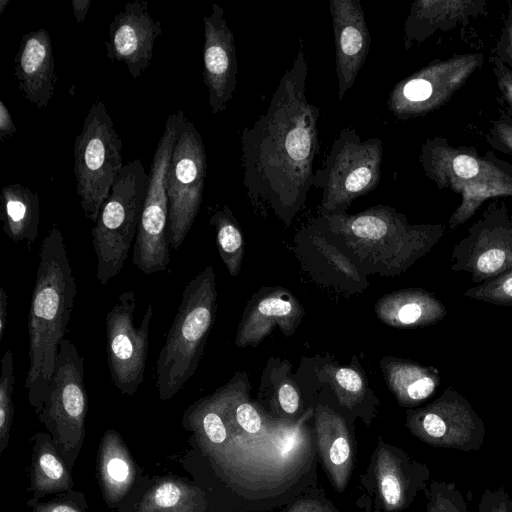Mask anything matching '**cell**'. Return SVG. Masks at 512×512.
Returning a JSON list of instances; mask_svg holds the SVG:
<instances>
[{
  "mask_svg": "<svg viewBox=\"0 0 512 512\" xmlns=\"http://www.w3.org/2000/svg\"><path fill=\"white\" fill-rule=\"evenodd\" d=\"M76 191L84 215L96 222L122 168V140L105 103L88 110L74 147Z\"/></svg>",
  "mask_w": 512,
  "mask_h": 512,
  "instance_id": "5",
  "label": "cell"
},
{
  "mask_svg": "<svg viewBox=\"0 0 512 512\" xmlns=\"http://www.w3.org/2000/svg\"><path fill=\"white\" fill-rule=\"evenodd\" d=\"M300 308L293 301L276 293L261 298L243 317L236 338L237 345H256L276 325H280L285 331L293 330L295 320L300 317Z\"/></svg>",
  "mask_w": 512,
  "mask_h": 512,
  "instance_id": "24",
  "label": "cell"
},
{
  "mask_svg": "<svg viewBox=\"0 0 512 512\" xmlns=\"http://www.w3.org/2000/svg\"><path fill=\"white\" fill-rule=\"evenodd\" d=\"M411 431L433 445L457 449H477L484 426L469 402L453 387L431 404L408 414Z\"/></svg>",
  "mask_w": 512,
  "mask_h": 512,
  "instance_id": "14",
  "label": "cell"
},
{
  "mask_svg": "<svg viewBox=\"0 0 512 512\" xmlns=\"http://www.w3.org/2000/svg\"><path fill=\"white\" fill-rule=\"evenodd\" d=\"M494 130L498 139L512 152V125L497 122Z\"/></svg>",
  "mask_w": 512,
  "mask_h": 512,
  "instance_id": "43",
  "label": "cell"
},
{
  "mask_svg": "<svg viewBox=\"0 0 512 512\" xmlns=\"http://www.w3.org/2000/svg\"><path fill=\"white\" fill-rule=\"evenodd\" d=\"M203 82L208 91L212 114L226 110L237 86V54L234 34L224 17V9L212 4L211 13L203 17Z\"/></svg>",
  "mask_w": 512,
  "mask_h": 512,
  "instance_id": "16",
  "label": "cell"
},
{
  "mask_svg": "<svg viewBox=\"0 0 512 512\" xmlns=\"http://www.w3.org/2000/svg\"><path fill=\"white\" fill-rule=\"evenodd\" d=\"M8 4L9 0H0V14L4 11Z\"/></svg>",
  "mask_w": 512,
  "mask_h": 512,
  "instance_id": "45",
  "label": "cell"
},
{
  "mask_svg": "<svg viewBox=\"0 0 512 512\" xmlns=\"http://www.w3.org/2000/svg\"><path fill=\"white\" fill-rule=\"evenodd\" d=\"M381 496L387 508L394 510L405 503V482L402 475L394 466H386L379 478Z\"/></svg>",
  "mask_w": 512,
  "mask_h": 512,
  "instance_id": "33",
  "label": "cell"
},
{
  "mask_svg": "<svg viewBox=\"0 0 512 512\" xmlns=\"http://www.w3.org/2000/svg\"><path fill=\"white\" fill-rule=\"evenodd\" d=\"M508 43H509L510 51L512 53V18H511L510 23L508 25Z\"/></svg>",
  "mask_w": 512,
  "mask_h": 512,
  "instance_id": "44",
  "label": "cell"
},
{
  "mask_svg": "<svg viewBox=\"0 0 512 512\" xmlns=\"http://www.w3.org/2000/svg\"><path fill=\"white\" fill-rule=\"evenodd\" d=\"M421 162L440 187L462 195L461 204L448 223L451 229L465 223L486 199L512 196V174L493 161L441 143L428 142L423 147Z\"/></svg>",
  "mask_w": 512,
  "mask_h": 512,
  "instance_id": "8",
  "label": "cell"
},
{
  "mask_svg": "<svg viewBox=\"0 0 512 512\" xmlns=\"http://www.w3.org/2000/svg\"><path fill=\"white\" fill-rule=\"evenodd\" d=\"M387 383L402 405H416L430 397L440 384L439 371L431 366L396 360L387 365Z\"/></svg>",
  "mask_w": 512,
  "mask_h": 512,
  "instance_id": "27",
  "label": "cell"
},
{
  "mask_svg": "<svg viewBox=\"0 0 512 512\" xmlns=\"http://www.w3.org/2000/svg\"><path fill=\"white\" fill-rule=\"evenodd\" d=\"M495 75L503 97L512 106V73L506 67L497 65Z\"/></svg>",
  "mask_w": 512,
  "mask_h": 512,
  "instance_id": "39",
  "label": "cell"
},
{
  "mask_svg": "<svg viewBox=\"0 0 512 512\" xmlns=\"http://www.w3.org/2000/svg\"><path fill=\"white\" fill-rule=\"evenodd\" d=\"M317 441L319 454L331 481L342 491L349 479L352 454L343 420L334 412L320 410L317 414Z\"/></svg>",
  "mask_w": 512,
  "mask_h": 512,
  "instance_id": "23",
  "label": "cell"
},
{
  "mask_svg": "<svg viewBox=\"0 0 512 512\" xmlns=\"http://www.w3.org/2000/svg\"><path fill=\"white\" fill-rule=\"evenodd\" d=\"M308 61L302 45L266 111L241 134L243 185L257 207L288 220L314 186L320 110L306 97Z\"/></svg>",
  "mask_w": 512,
  "mask_h": 512,
  "instance_id": "1",
  "label": "cell"
},
{
  "mask_svg": "<svg viewBox=\"0 0 512 512\" xmlns=\"http://www.w3.org/2000/svg\"><path fill=\"white\" fill-rule=\"evenodd\" d=\"M479 509L480 512H512V501L502 489L486 490L482 495Z\"/></svg>",
  "mask_w": 512,
  "mask_h": 512,
  "instance_id": "37",
  "label": "cell"
},
{
  "mask_svg": "<svg viewBox=\"0 0 512 512\" xmlns=\"http://www.w3.org/2000/svg\"><path fill=\"white\" fill-rule=\"evenodd\" d=\"M427 512H468L466 502L454 484L434 482Z\"/></svg>",
  "mask_w": 512,
  "mask_h": 512,
  "instance_id": "32",
  "label": "cell"
},
{
  "mask_svg": "<svg viewBox=\"0 0 512 512\" xmlns=\"http://www.w3.org/2000/svg\"><path fill=\"white\" fill-rule=\"evenodd\" d=\"M450 268L468 273L476 285L511 270L512 217L505 211H486L455 245Z\"/></svg>",
  "mask_w": 512,
  "mask_h": 512,
  "instance_id": "13",
  "label": "cell"
},
{
  "mask_svg": "<svg viewBox=\"0 0 512 512\" xmlns=\"http://www.w3.org/2000/svg\"><path fill=\"white\" fill-rule=\"evenodd\" d=\"M87 411L84 358L75 344L64 338L59 344L53 375L38 415L68 467L73 466L81 449Z\"/></svg>",
  "mask_w": 512,
  "mask_h": 512,
  "instance_id": "7",
  "label": "cell"
},
{
  "mask_svg": "<svg viewBox=\"0 0 512 512\" xmlns=\"http://www.w3.org/2000/svg\"><path fill=\"white\" fill-rule=\"evenodd\" d=\"M329 11L336 48L338 100L341 101L366 61L371 36L359 0H330Z\"/></svg>",
  "mask_w": 512,
  "mask_h": 512,
  "instance_id": "18",
  "label": "cell"
},
{
  "mask_svg": "<svg viewBox=\"0 0 512 512\" xmlns=\"http://www.w3.org/2000/svg\"><path fill=\"white\" fill-rule=\"evenodd\" d=\"M184 111L171 113L157 144L150 170L132 262L145 275L164 271L170 262L169 200L166 183Z\"/></svg>",
  "mask_w": 512,
  "mask_h": 512,
  "instance_id": "9",
  "label": "cell"
},
{
  "mask_svg": "<svg viewBox=\"0 0 512 512\" xmlns=\"http://www.w3.org/2000/svg\"><path fill=\"white\" fill-rule=\"evenodd\" d=\"M216 307L215 273L209 265L184 287L180 305L159 352L156 386L161 400L174 397L195 374Z\"/></svg>",
  "mask_w": 512,
  "mask_h": 512,
  "instance_id": "3",
  "label": "cell"
},
{
  "mask_svg": "<svg viewBox=\"0 0 512 512\" xmlns=\"http://www.w3.org/2000/svg\"><path fill=\"white\" fill-rule=\"evenodd\" d=\"M8 294L0 286V340L3 339L8 324Z\"/></svg>",
  "mask_w": 512,
  "mask_h": 512,
  "instance_id": "41",
  "label": "cell"
},
{
  "mask_svg": "<svg viewBox=\"0 0 512 512\" xmlns=\"http://www.w3.org/2000/svg\"><path fill=\"white\" fill-rule=\"evenodd\" d=\"M337 388L351 396L360 395L363 391V380L360 374L350 368H338L334 373Z\"/></svg>",
  "mask_w": 512,
  "mask_h": 512,
  "instance_id": "36",
  "label": "cell"
},
{
  "mask_svg": "<svg viewBox=\"0 0 512 512\" xmlns=\"http://www.w3.org/2000/svg\"><path fill=\"white\" fill-rule=\"evenodd\" d=\"M464 296L494 305L512 307V269L467 289Z\"/></svg>",
  "mask_w": 512,
  "mask_h": 512,
  "instance_id": "31",
  "label": "cell"
},
{
  "mask_svg": "<svg viewBox=\"0 0 512 512\" xmlns=\"http://www.w3.org/2000/svg\"><path fill=\"white\" fill-rule=\"evenodd\" d=\"M383 145L378 137L361 140L353 127L343 128L331 145L314 186L322 189V215L344 213L358 197L379 185Z\"/></svg>",
  "mask_w": 512,
  "mask_h": 512,
  "instance_id": "6",
  "label": "cell"
},
{
  "mask_svg": "<svg viewBox=\"0 0 512 512\" xmlns=\"http://www.w3.org/2000/svg\"><path fill=\"white\" fill-rule=\"evenodd\" d=\"M473 4L467 0H419L413 3L406 25L423 21L434 24L456 19L470 11Z\"/></svg>",
  "mask_w": 512,
  "mask_h": 512,
  "instance_id": "29",
  "label": "cell"
},
{
  "mask_svg": "<svg viewBox=\"0 0 512 512\" xmlns=\"http://www.w3.org/2000/svg\"><path fill=\"white\" fill-rule=\"evenodd\" d=\"M387 325L411 328L434 325L447 314L443 303L423 289H406L384 296L376 307Z\"/></svg>",
  "mask_w": 512,
  "mask_h": 512,
  "instance_id": "20",
  "label": "cell"
},
{
  "mask_svg": "<svg viewBox=\"0 0 512 512\" xmlns=\"http://www.w3.org/2000/svg\"><path fill=\"white\" fill-rule=\"evenodd\" d=\"M136 296L121 293L105 317L107 363L112 383L131 397L144 381L153 305L148 304L139 326L134 324Z\"/></svg>",
  "mask_w": 512,
  "mask_h": 512,
  "instance_id": "11",
  "label": "cell"
},
{
  "mask_svg": "<svg viewBox=\"0 0 512 512\" xmlns=\"http://www.w3.org/2000/svg\"><path fill=\"white\" fill-rule=\"evenodd\" d=\"M17 132L8 107L0 100V140L12 137Z\"/></svg>",
  "mask_w": 512,
  "mask_h": 512,
  "instance_id": "40",
  "label": "cell"
},
{
  "mask_svg": "<svg viewBox=\"0 0 512 512\" xmlns=\"http://www.w3.org/2000/svg\"><path fill=\"white\" fill-rule=\"evenodd\" d=\"M328 227L360 242L393 240L425 254L443 236L444 228L436 225H409L405 216L393 208L379 205L356 215L345 213L323 215Z\"/></svg>",
  "mask_w": 512,
  "mask_h": 512,
  "instance_id": "15",
  "label": "cell"
},
{
  "mask_svg": "<svg viewBox=\"0 0 512 512\" xmlns=\"http://www.w3.org/2000/svg\"><path fill=\"white\" fill-rule=\"evenodd\" d=\"M215 227L219 254L229 273L236 276L243 256V238L230 208L224 205L210 218Z\"/></svg>",
  "mask_w": 512,
  "mask_h": 512,
  "instance_id": "28",
  "label": "cell"
},
{
  "mask_svg": "<svg viewBox=\"0 0 512 512\" xmlns=\"http://www.w3.org/2000/svg\"><path fill=\"white\" fill-rule=\"evenodd\" d=\"M207 158L203 139L194 123L183 116L167 173L169 242L179 249L200 210Z\"/></svg>",
  "mask_w": 512,
  "mask_h": 512,
  "instance_id": "10",
  "label": "cell"
},
{
  "mask_svg": "<svg viewBox=\"0 0 512 512\" xmlns=\"http://www.w3.org/2000/svg\"><path fill=\"white\" fill-rule=\"evenodd\" d=\"M70 2L76 23H83L89 12L91 0H71Z\"/></svg>",
  "mask_w": 512,
  "mask_h": 512,
  "instance_id": "42",
  "label": "cell"
},
{
  "mask_svg": "<svg viewBox=\"0 0 512 512\" xmlns=\"http://www.w3.org/2000/svg\"><path fill=\"white\" fill-rule=\"evenodd\" d=\"M278 401L282 410L288 414H294L299 408V394L295 387L289 383L280 386Z\"/></svg>",
  "mask_w": 512,
  "mask_h": 512,
  "instance_id": "38",
  "label": "cell"
},
{
  "mask_svg": "<svg viewBox=\"0 0 512 512\" xmlns=\"http://www.w3.org/2000/svg\"><path fill=\"white\" fill-rule=\"evenodd\" d=\"M136 464L122 437L112 429L105 432L98 451V476L108 504L118 503L136 481Z\"/></svg>",
  "mask_w": 512,
  "mask_h": 512,
  "instance_id": "21",
  "label": "cell"
},
{
  "mask_svg": "<svg viewBox=\"0 0 512 512\" xmlns=\"http://www.w3.org/2000/svg\"><path fill=\"white\" fill-rule=\"evenodd\" d=\"M14 76L25 99L39 109L48 106L57 76L51 37L46 29L23 35L14 58Z\"/></svg>",
  "mask_w": 512,
  "mask_h": 512,
  "instance_id": "19",
  "label": "cell"
},
{
  "mask_svg": "<svg viewBox=\"0 0 512 512\" xmlns=\"http://www.w3.org/2000/svg\"><path fill=\"white\" fill-rule=\"evenodd\" d=\"M481 60V55L469 54L429 64L394 86L388 109L401 120L436 109L464 84Z\"/></svg>",
  "mask_w": 512,
  "mask_h": 512,
  "instance_id": "12",
  "label": "cell"
},
{
  "mask_svg": "<svg viewBox=\"0 0 512 512\" xmlns=\"http://www.w3.org/2000/svg\"><path fill=\"white\" fill-rule=\"evenodd\" d=\"M67 497H59L52 499L48 502H40L38 498H33L28 501V506L31 507L32 512H87L85 505Z\"/></svg>",
  "mask_w": 512,
  "mask_h": 512,
  "instance_id": "35",
  "label": "cell"
},
{
  "mask_svg": "<svg viewBox=\"0 0 512 512\" xmlns=\"http://www.w3.org/2000/svg\"><path fill=\"white\" fill-rule=\"evenodd\" d=\"M33 440L30 490L34 498L71 492L74 484L70 471L59 455L51 435L37 433Z\"/></svg>",
  "mask_w": 512,
  "mask_h": 512,
  "instance_id": "25",
  "label": "cell"
},
{
  "mask_svg": "<svg viewBox=\"0 0 512 512\" xmlns=\"http://www.w3.org/2000/svg\"><path fill=\"white\" fill-rule=\"evenodd\" d=\"M148 173L139 158L123 166L91 230L96 279L106 285L123 268L136 238Z\"/></svg>",
  "mask_w": 512,
  "mask_h": 512,
  "instance_id": "4",
  "label": "cell"
},
{
  "mask_svg": "<svg viewBox=\"0 0 512 512\" xmlns=\"http://www.w3.org/2000/svg\"><path fill=\"white\" fill-rule=\"evenodd\" d=\"M205 498L202 491L176 477H163L146 491L136 512H202Z\"/></svg>",
  "mask_w": 512,
  "mask_h": 512,
  "instance_id": "26",
  "label": "cell"
},
{
  "mask_svg": "<svg viewBox=\"0 0 512 512\" xmlns=\"http://www.w3.org/2000/svg\"><path fill=\"white\" fill-rule=\"evenodd\" d=\"M15 384L12 351L7 349L1 358L0 374V454L8 445L14 415L12 395Z\"/></svg>",
  "mask_w": 512,
  "mask_h": 512,
  "instance_id": "30",
  "label": "cell"
},
{
  "mask_svg": "<svg viewBox=\"0 0 512 512\" xmlns=\"http://www.w3.org/2000/svg\"><path fill=\"white\" fill-rule=\"evenodd\" d=\"M239 391L234 400V416L237 424L246 432L256 434L260 431L262 420L255 407L246 402H239L236 406Z\"/></svg>",
  "mask_w": 512,
  "mask_h": 512,
  "instance_id": "34",
  "label": "cell"
},
{
  "mask_svg": "<svg viewBox=\"0 0 512 512\" xmlns=\"http://www.w3.org/2000/svg\"><path fill=\"white\" fill-rule=\"evenodd\" d=\"M0 219L6 236L14 242L34 244L40 225V198L20 183L4 185L0 192Z\"/></svg>",
  "mask_w": 512,
  "mask_h": 512,
  "instance_id": "22",
  "label": "cell"
},
{
  "mask_svg": "<svg viewBox=\"0 0 512 512\" xmlns=\"http://www.w3.org/2000/svg\"><path fill=\"white\" fill-rule=\"evenodd\" d=\"M148 5L145 0L128 2L110 22L109 40L104 42L107 58L124 64L135 80L149 66L154 43L162 32Z\"/></svg>",
  "mask_w": 512,
  "mask_h": 512,
  "instance_id": "17",
  "label": "cell"
},
{
  "mask_svg": "<svg viewBox=\"0 0 512 512\" xmlns=\"http://www.w3.org/2000/svg\"><path fill=\"white\" fill-rule=\"evenodd\" d=\"M76 282L64 236L53 224L39 251V264L28 314L29 368L24 387L30 405L42 409L59 344L67 332Z\"/></svg>",
  "mask_w": 512,
  "mask_h": 512,
  "instance_id": "2",
  "label": "cell"
}]
</instances>
